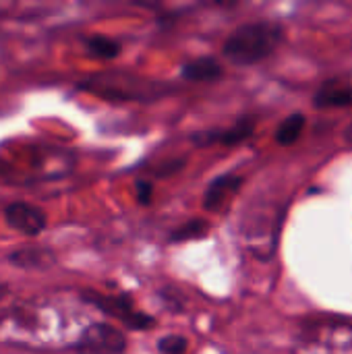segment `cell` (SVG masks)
Masks as SVG:
<instances>
[{
    "instance_id": "obj_8",
    "label": "cell",
    "mask_w": 352,
    "mask_h": 354,
    "mask_svg": "<svg viewBox=\"0 0 352 354\" xmlns=\"http://www.w3.org/2000/svg\"><path fill=\"white\" fill-rule=\"evenodd\" d=\"M253 131H255V120L251 116H243V118H239L228 129L203 131V133L193 135V143L195 145H201V147H207V145H214V143H220V145L230 147V145H239L245 139H249L253 135Z\"/></svg>"
},
{
    "instance_id": "obj_7",
    "label": "cell",
    "mask_w": 352,
    "mask_h": 354,
    "mask_svg": "<svg viewBox=\"0 0 352 354\" xmlns=\"http://www.w3.org/2000/svg\"><path fill=\"white\" fill-rule=\"evenodd\" d=\"M4 220L12 230L21 232L25 236L41 234L46 224H48L44 209H39L37 205L27 203V201H15V203L6 205L4 207Z\"/></svg>"
},
{
    "instance_id": "obj_10",
    "label": "cell",
    "mask_w": 352,
    "mask_h": 354,
    "mask_svg": "<svg viewBox=\"0 0 352 354\" xmlns=\"http://www.w3.org/2000/svg\"><path fill=\"white\" fill-rule=\"evenodd\" d=\"M8 263L19 270H48L56 263V255L44 247H19L8 257Z\"/></svg>"
},
{
    "instance_id": "obj_6",
    "label": "cell",
    "mask_w": 352,
    "mask_h": 354,
    "mask_svg": "<svg viewBox=\"0 0 352 354\" xmlns=\"http://www.w3.org/2000/svg\"><path fill=\"white\" fill-rule=\"evenodd\" d=\"M75 351L77 354H124L127 338L110 324H91L81 332Z\"/></svg>"
},
{
    "instance_id": "obj_17",
    "label": "cell",
    "mask_w": 352,
    "mask_h": 354,
    "mask_svg": "<svg viewBox=\"0 0 352 354\" xmlns=\"http://www.w3.org/2000/svg\"><path fill=\"white\" fill-rule=\"evenodd\" d=\"M135 193H137V199L141 205H149L151 203V195H154V185L147 183V180H139L135 185Z\"/></svg>"
},
{
    "instance_id": "obj_13",
    "label": "cell",
    "mask_w": 352,
    "mask_h": 354,
    "mask_svg": "<svg viewBox=\"0 0 352 354\" xmlns=\"http://www.w3.org/2000/svg\"><path fill=\"white\" fill-rule=\"evenodd\" d=\"M305 124H307L305 114H301V112L290 114L284 122H280V127H278V131H276V141H278V145H284V147L295 145V143L299 141V137H301Z\"/></svg>"
},
{
    "instance_id": "obj_9",
    "label": "cell",
    "mask_w": 352,
    "mask_h": 354,
    "mask_svg": "<svg viewBox=\"0 0 352 354\" xmlns=\"http://www.w3.org/2000/svg\"><path fill=\"white\" fill-rule=\"evenodd\" d=\"M243 187V178L239 174H222L214 178L205 193H203V209L205 212H218L222 209L234 193Z\"/></svg>"
},
{
    "instance_id": "obj_16",
    "label": "cell",
    "mask_w": 352,
    "mask_h": 354,
    "mask_svg": "<svg viewBox=\"0 0 352 354\" xmlns=\"http://www.w3.org/2000/svg\"><path fill=\"white\" fill-rule=\"evenodd\" d=\"M160 354H185L187 353V340L183 336H164L158 342Z\"/></svg>"
},
{
    "instance_id": "obj_3",
    "label": "cell",
    "mask_w": 352,
    "mask_h": 354,
    "mask_svg": "<svg viewBox=\"0 0 352 354\" xmlns=\"http://www.w3.org/2000/svg\"><path fill=\"white\" fill-rule=\"evenodd\" d=\"M79 89L108 102H154L170 91V87L160 81H149L131 73H100L81 81Z\"/></svg>"
},
{
    "instance_id": "obj_1",
    "label": "cell",
    "mask_w": 352,
    "mask_h": 354,
    "mask_svg": "<svg viewBox=\"0 0 352 354\" xmlns=\"http://www.w3.org/2000/svg\"><path fill=\"white\" fill-rule=\"evenodd\" d=\"M284 39V27L276 21H255L237 27L224 41V56L237 66H251L268 56Z\"/></svg>"
},
{
    "instance_id": "obj_5",
    "label": "cell",
    "mask_w": 352,
    "mask_h": 354,
    "mask_svg": "<svg viewBox=\"0 0 352 354\" xmlns=\"http://www.w3.org/2000/svg\"><path fill=\"white\" fill-rule=\"evenodd\" d=\"M81 301L87 305H93L95 309H100L102 313L118 319L120 324H124L129 330H149L156 326V319L143 311H139L131 297L120 295V297H110V295H102L98 290H83L81 292Z\"/></svg>"
},
{
    "instance_id": "obj_15",
    "label": "cell",
    "mask_w": 352,
    "mask_h": 354,
    "mask_svg": "<svg viewBox=\"0 0 352 354\" xmlns=\"http://www.w3.org/2000/svg\"><path fill=\"white\" fill-rule=\"evenodd\" d=\"M207 232H210V222H207V220H201V218H195V220H189L187 224L178 226V228L170 234V243L199 241V239H205Z\"/></svg>"
},
{
    "instance_id": "obj_4",
    "label": "cell",
    "mask_w": 352,
    "mask_h": 354,
    "mask_svg": "<svg viewBox=\"0 0 352 354\" xmlns=\"http://www.w3.org/2000/svg\"><path fill=\"white\" fill-rule=\"evenodd\" d=\"M293 354H352V328L342 322H315L305 326Z\"/></svg>"
},
{
    "instance_id": "obj_11",
    "label": "cell",
    "mask_w": 352,
    "mask_h": 354,
    "mask_svg": "<svg viewBox=\"0 0 352 354\" xmlns=\"http://www.w3.org/2000/svg\"><path fill=\"white\" fill-rule=\"evenodd\" d=\"M313 106L322 110L352 106V85L340 83V81H326L315 93Z\"/></svg>"
},
{
    "instance_id": "obj_14",
    "label": "cell",
    "mask_w": 352,
    "mask_h": 354,
    "mask_svg": "<svg viewBox=\"0 0 352 354\" xmlns=\"http://www.w3.org/2000/svg\"><path fill=\"white\" fill-rule=\"evenodd\" d=\"M85 48L91 56L100 60H112L120 54V44L106 35H91L85 39Z\"/></svg>"
},
{
    "instance_id": "obj_12",
    "label": "cell",
    "mask_w": 352,
    "mask_h": 354,
    "mask_svg": "<svg viewBox=\"0 0 352 354\" xmlns=\"http://www.w3.org/2000/svg\"><path fill=\"white\" fill-rule=\"evenodd\" d=\"M222 64L214 56H201L195 60H189L180 68V77L185 81L193 83H205V81H216L222 77Z\"/></svg>"
},
{
    "instance_id": "obj_2",
    "label": "cell",
    "mask_w": 352,
    "mask_h": 354,
    "mask_svg": "<svg viewBox=\"0 0 352 354\" xmlns=\"http://www.w3.org/2000/svg\"><path fill=\"white\" fill-rule=\"evenodd\" d=\"M284 209L272 201L253 203L241 220V241L245 249L259 261H270L276 255Z\"/></svg>"
},
{
    "instance_id": "obj_18",
    "label": "cell",
    "mask_w": 352,
    "mask_h": 354,
    "mask_svg": "<svg viewBox=\"0 0 352 354\" xmlns=\"http://www.w3.org/2000/svg\"><path fill=\"white\" fill-rule=\"evenodd\" d=\"M344 137H346V141L352 145V124L346 129V135H344Z\"/></svg>"
}]
</instances>
